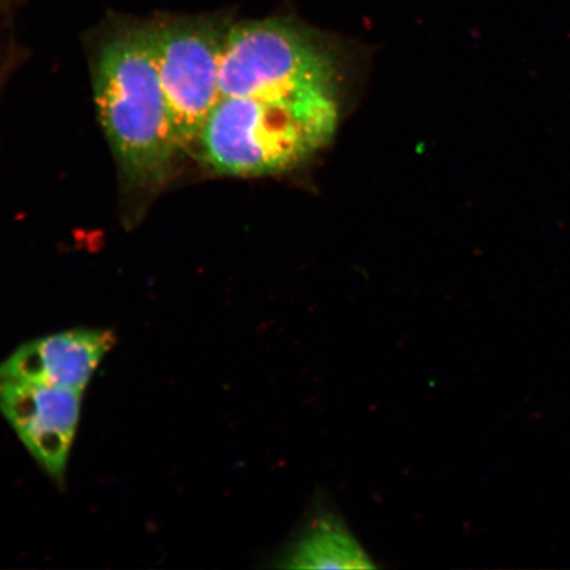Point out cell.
I'll return each instance as SVG.
<instances>
[{
  "mask_svg": "<svg viewBox=\"0 0 570 570\" xmlns=\"http://www.w3.org/2000/svg\"><path fill=\"white\" fill-rule=\"evenodd\" d=\"M337 91L220 97L199 132L206 163L218 174L267 176L303 166L336 134Z\"/></svg>",
  "mask_w": 570,
  "mask_h": 570,
  "instance_id": "6da1fadb",
  "label": "cell"
},
{
  "mask_svg": "<svg viewBox=\"0 0 570 570\" xmlns=\"http://www.w3.org/2000/svg\"><path fill=\"white\" fill-rule=\"evenodd\" d=\"M96 99L128 180L142 187L167 180L181 151L156 66L154 28L125 32L104 48Z\"/></svg>",
  "mask_w": 570,
  "mask_h": 570,
  "instance_id": "7a4b0ae2",
  "label": "cell"
},
{
  "mask_svg": "<svg viewBox=\"0 0 570 570\" xmlns=\"http://www.w3.org/2000/svg\"><path fill=\"white\" fill-rule=\"evenodd\" d=\"M336 53L301 21L271 18L227 30L220 55V97H268L337 91Z\"/></svg>",
  "mask_w": 570,
  "mask_h": 570,
  "instance_id": "3957f363",
  "label": "cell"
},
{
  "mask_svg": "<svg viewBox=\"0 0 570 570\" xmlns=\"http://www.w3.org/2000/svg\"><path fill=\"white\" fill-rule=\"evenodd\" d=\"M229 28L220 21H178L154 28L156 66L180 151L197 142L219 101V67Z\"/></svg>",
  "mask_w": 570,
  "mask_h": 570,
  "instance_id": "277c9868",
  "label": "cell"
},
{
  "mask_svg": "<svg viewBox=\"0 0 570 570\" xmlns=\"http://www.w3.org/2000/svg\"><path fill=\"white\" fill-rule=\"evenodd\" d=\"M82 391L0 377V412L39 465L61 483L80 420Z\"/></svg>",
  "mask_w": 570,
  "mask_h": 570,
  "instance_id": "5b68a950",
  "label": "cell"
},
{
  "mask_svg": "<svg viewBox=\"0 0 570 570\" xmlns=\"http://www.w3.org/2000/svg\"><path fill=\"white\" fill-rule=\"evenodd\" d=\"M114 344L116 334L106 330L52 334L28 342L0 363V377L83 392Z\"/></svg>",
  "mask_w": 570,
  "mask_h": 570,
  "instance_id": "8992f818",
  "label": "cell"
},
{
  "mask_svg": "<svg viewBox=\"0 0 570 570\" xmlns=\"http://www.w3.org/2000/svg\"><path fill=\"white\" fill-rule=\"evenodd\" d=\"M271 560L285 569L377 567L338 511L320 499Z\"/></svg>",
  "mask_w": 570,
  "mask_h": 570,
  "instance_id": "52a82bcc",
  "label": "cell"
}]
</instances>
